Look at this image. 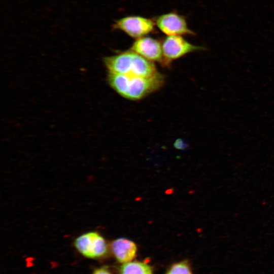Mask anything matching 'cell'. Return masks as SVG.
<instances>
[{
    "label": "cell",
    "instance_id": "6da1fadb",
    "mask_svg": "<svg viewBox=\"0 0 274 274\" xmlns=\"http://www.w3.org/2000/svg\"><path fill=\"white\" fill-rule=\"evenodd\" d=\"M107 80L111 88L122 97L139 100L160 89L164 83L165 78L160 73L152 77L108 73Z\"/></svg>",
    "mask_w": 274,
    "mask_h": 274
},
{
    "label": "cell",
    "instance_id": "7a4b0ae2",
    "mask_svg": "<svg viewBox=\"0 0 274 274\" xmlns=\"http://www.w3.org/2000/svg\"><path fill=\"white\" fill-rule=\"evenodd\" d=\"M102 61L108 73L144 77L160 73L154 62L130 49L104 57Z\"/></svg>",
    "mask_w": 274,
    "mask_h": 274
},
{
    "label": "cell",
    "instance_id": "3957f363",
    "mask_svg": "<svg viewBox=\"0 0 274 274\" xmlns=\"http://www.w3.org/2000/svg\"><path fill=\"white\" fill-rule=\"evenodd\" d=\"M161 44L165 67L170 66L175 60L205 49L190 43L182 36H166L162 40Z\"/></svg>",
    "mask_w": 274,
    "mask_h": 274
},
{
    "label": "cell",
    "instance_id": "277c9868",
    "mask_svg": "<svg viewBox=\"0 0 274 274\" xmlns=\"http://www.w3.org/2000/svg\"><path fill=\"white\" fill-rule=\"evenodd\" d=\"M155 26L154 20L142 16L130 15L115 20L112 28L137 39L154 32Z\"/></svg>",
    "mask_w": 274,
    "mask_h": 274
},
{
    "label": "cell",
    "instance_id": "5b68a950",
    "mask_svg": "<svg viewBox=\"0 0 274 274\" xmlns=\"http://www.w3.org/2000/svg\"><path fill=\"white\" fill-rule=\"evenodd\" d=\"M155 25L166 36L194 35L185 16L175 11L162 14L154 20Z\"/></svg>",
    "mask_w": 274,
    "mask_h": 274
},
{
    "label": "cell",
    "instance_id": "8992f818",
    "mask_svg": "<svg viewBox=\"0 0 274 274\" xmlns=\"http://www.w3.org/2000/svg\"><path fill=\"white\" fill-rule=\"evenodd\" d=\"M74 245L81 254L90 258L100 257L108 250L105 239L96 231H89L80 235L75 239Z\"/></svg>",
    "mask_w": 274,
    "mask_h": 274
},
{
    "label": "cell",
    "instance_id": "52a82bcc",
    "mask_svg": "<svg viewBox=\"0 0 274 274\" xmlns=\"http://www.w3.org/2000/svg\"><path fill=\"white\" fill-rule=\"evenodd\" d=\"M129 49L146 59L164 66L161 42L158 40L147 36L135 39Z\"/></svg>",
    "mask_w": 274,
    "mask_h": 274
},
{
    "label": "cell",
    "instance_id": "ba28073f",
    "mask_svg": "<svg viewBox=\"0 0 274 274\" xmlns=\"http://www.w3.org/2000/svg\"><path fill=\"white\" fill-rule=\"evenodd\" d=\"M111 250L117 260L125 263L130 262L135 257L137 246L133 241L121 237L112 242Z\"/></svg>",
    "mask_w": 274,
    "mask_h": 274
},
{
    "label": "cell",
    "instance_id": "9c48e42d",
    "mask_svg": "<svg viewBox=\"0 0 274 274\" xmlns=\"http://www.w3.org/2000/svg\"><path fill=\"white\" fill-rule=\"evenodd\" d=\"M120 274H153L151 267L147 263L134 261L125 263Z\"/></svg>",
    "mask_w": 274,
    "mask_h": 274
},
{
    "label": "cell",
    "instance_id": "30bf717a",
    "mask_svg": "<svg viewBox=\"0 0 274 274\" xmlns=\"http://www.w3.org/2000/svg\"><path fill=\"white\" fill-rule=\"evenodd\" d=\"M166 274H192L189 266L185 262L174 264Z\"/></svg>",
    "mask_w": 274,
    "mask_h": 274
},
{
    "label": "cell",
    "instance_id": "8fae6325",
    "mask_svg": "<svg viewBox=\"0 0 274 274\" xmlns=\"http://www.w3.org/2000/svg\"><path fill=\"white\" fill-rule=\"evenodd\" d=\"M174 147L179 150H184L187 147V144L182 139H177L175 143Z\"/></svg>",
    "mask_w": 274,
    "mask_h": 274
},
{
    "label": "cell",
    "instance_id": "7c38bea8",
    "mask_svg": "<svg viewBox=\"0 0 274 274\" xmlns=\"http://www.w3.org/2000/svg\"><path fill=\"white\" fill-rule=\"evenodd\" d=\"M93 274H111L110 271L105 267L96 269Z\"/></svg>",
    "mask_w": 274,
    "mask_h": 274
}]
</instances>
